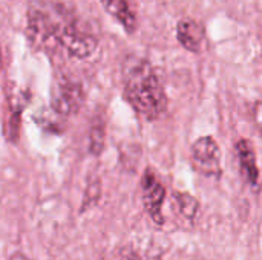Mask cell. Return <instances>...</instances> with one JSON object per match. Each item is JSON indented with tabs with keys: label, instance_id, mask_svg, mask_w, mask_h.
I'll return each mask as SVG.
<instances>
[{
	"label": "cell",
	"instance_id": "6da1fadb",
	"mask_svg": "<svg viewBox=\"0 0 262 260\" xmlns=\"http://www.w3.org/2000/svg\"><path fill=\"white\" fill-rule=\"evenodd\" d=\"M26 35L40 49H61L72 58H89L98 38L75 11L54 0H31L26 11Z\"/></svg>",
	"mask_w": 262,
	"mask_h": 260
},
{
	"label": "cell",
	"instance_id": "7a4b0ae2",
	"mask_svg": "<svg viewBox=\"0 0 262 260\" xmlns=\"http://www.w3.org/2000/svg\"><path fill=\"white\" fill-rule=\"evenodd\" d=\"M121 78L126 100L141 116L157 120L166 112L167 98L164 89L147 60L129 55L123 61Z\"/></svg>",
	"mask_w": 262,
	"mask_h": 260
},
{
	"label": "cell",
	"instance_id": "3957f363",
	"mask_svg": "<svg viewBox=\"0 0 262 260\" xmlns=\"http://www.w3.org/2000/svg\"><path fill=\"white\" fill-rule=\"evenodd\" d=\"M193 167L204 176H221V152L216 141L212 136H203L192 146Z\"/></svg>",
	"mask_w": 262,
	"mask_h": 260
},
{
	"label": "cell",
	"instance_id": "277c9868",
	"mask_svg": "<svg viewBox=\"0 0 262 260\" xmlns=\"http://www.w3.org/2000/svg\"><path fill=\"white\" fill-rule=\"evenodd\" d=\"M83 89L74 80L61 77L52 89V109L60 115L77 113L83 104Z\"/></svg>",
	"mask_w": 262,
	"mask_h": 260
},
{
	"label": "cell",
	"instance_id": "5b68a950",
	"mask_svg": "<svg viewBox=\"0 0 262 260\" xmlns=\"http://www.w3.org/2000/svg\"><path fill=\"white\" fill-rule=\"evenodd\" d=\"M141 188H143V204L146 211L149 213V216L154 219L155 224L161 225L164 222L161 208L166 198V190L150 169H147L143 175Z\"/></svg>",
	"mask_w": 262,
	"mask_h": 260
},
{
	"label": "cell",
	"instance_id": "8992f818",
	"mask_svg": "<svg viewBox=\"0 0 262 260\" xmlns=\"http://www.w3.org/2000/svg\"><path fill=\"white\" fill-rule=\"evenodd\" d=\"M177 38L180 44L190 52H201L206 43V31L201 23L190 17H183L177 25Z\"/></svg>",
	"mask_w": 262,
	"mask_h": 260
},
{
	"label": "cell",
	"instance_id": "52a82bcc",
	"mask_svg": "<svg viewBox=\"0 0 262 260\" xmlns=\"http://www.w3.org/2000/svg\"><path fill=\"white\" fill-rule=\"evenodd\" d=\"M236 153L239 159V167L244 179L249 182V185L256 187L259 181V170L256 164V155L253 150V146L247 139H241L236 144Z\"/></svg>",
	"mask_w": 262,
	"mask_h": 260
},
{
	"label": "cell",
	"instance_id": "ba28073f",
	"mask_svg": "<svg viewBox=\"0 0 262 260\" xmlns=\"http://www.w3.org/2000/svg\"><path fill=\"white\" fill-rule=\"evenodd\" d=\"M107 14H111L129 34L137 29V15L129 0H101Z\"/></svg>",
	"mask_w": 262,
	"mask_h": 260
},
{
	"label": "cell",
	"instance_id": "9c48e42d",
	"mask_svg": "<svg viewBox=\"0 0 262 260\" xmlns=\"http://www.w3.org/2000/svg\"><path fill=\"white\" fill-rule=\"evenodd\" d=\"M173 202H175V210L183 219L193 221L196 218V213L200 210L198 201L187 195V193H175L173 195Z\"/></svg>",
	"mask_w": 262,
	"mask_h": 260
},
{
	"label": "cell",
	"instance_id": "30bf717a",
	"mask_svg": "<svg viewBox=\"0 0 262 260\" xmlns=\"http://www.w3.org/2000/svg\"><path fill=\"white\" fill-rule=\"evenodd\" d=\"M103 147H104V121L101 118H95L91 127L89 150L92 155H100Z\"/></svg>",
	"mask_w": 262,
	"mask_h": 260
},
{
	"label": "cell",
	"instance_id": "8fae6325",
	"mask_svg": "<svg viewBox=\"0 0 262 260\" xmlns=\"http://www.w3.org/2000/svg\"><path fill=\"white\" fill-rule=\"evenodd\" d=\"M100 192H101V185H100V181H92L89 182V185L86 187V193H84V201H83V205H81V210L94 205L98 199H100Z\"/></svg>",
	"mask_w": 262,
	"mask_h": 260
},
{
	"label": "cell",
	"instance_id": "7c38bea8",
	"mask_svg": "<svg viewBox=\"0 0 262 260\" xmlns=\"http://www.w3.org/2000/svg\"><path fill=\"white\" fill-rule=\"evenodd\" d=\"M253 116H255V123H256V127L262 132V101L258 103L255 106V112H253Z\"/></svg>",
	"mask_w": 262,
	"mask_h": 260
},
{
	"label": "cell",
	"instance_id": "4fadbf2b",
	"mask_svg": "<svg viewBox=\"0 0 262 260\" xmlns=\"http://www.w3.org/2000/svg\"><path fill=\"white\" fill-rule=\"evenodd\" d=\"M11 260H28V257L25 254H21V253H15V254L11 256Z\"/></svg>",
	"mask_w": 262,
	"mask_h": 260
},
{
	"label": "cell",
	"instance_id": "5bb4252c",
	"mask_svg": "<svg viewBox=\"0 0 262 260\" xmlns=\"http://www.w3.org/2000/svg\"><path fill=\"white\" fill-rule=\"evenodd\" d=\"M123 260H140V257H138V256H137L135 253H130L129 256H126V257H124Z\"/></svg>",
	"mask_w": 262,
	"mask_h": 260
}]
</instances>
